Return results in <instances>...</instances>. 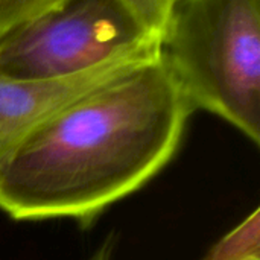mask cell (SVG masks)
I'll return each mask as SVG.
<instances>
[{"instance_id": "6da1fadb", "label": "cell", "mask_w": 260, "mask_h": 260, "mask_svg": "<svg viewBox=\"0 0 260 260\" xmlns=\"http://www.w3.org/2000/svg\"><path fill=\"white\" fill-rule=\"evenodd\" d=\"M193 107L160 55L94 88L0 158V209L88 225L177 154Z\"/></svg>"}, {"instance_id": "7a4b0ae2", "label": "cell", "mask_w": 260, "mask_h": 260, "mask_svg": "<svg viewBox=\"0 0 260 260\" xmlns=\"http://www.w3.org/2000/svg\"><path fill=\"white\" fill-rule=\"evenodd\" d=\"M160 58L193 110L260 143V0H174Z\"/></svg>"}, {"instance_id": "3957f363", "label": "cell", "mask_w": 260, "mask_h": 260, "mask_svg": "<svg viewBox=\"0 0 260 260\" xmlns=\"http://www.w3.org/2000/svg\"><path fill=\"white\" fill-rule=\"evenodd\" d=\"M157 37L120 0H66L0 40V76L81 73Z\"/></svg>"}, {"instance_id": "277c9868", "label": "cell", "mask_w": 260, "mask_h": 260, "mask_svg": "<svg viewBox=\"0 0 260 260\" xmlns=\"http://www.w3.org/2000/svg\"><path fill=\"white\" fill-rule=\"evenodd\" d=\"M158 55L160 37L75 75L32 79L0 76V158L29 131L76 99Z\"/></svg>"}, {"instance_id": "5b68a950", "label": "cell", "mask_w": 260, "mask_h": 260, "mask_svg": "<svg viewBox=\"0 0 260 260\" xmlns=\"http://www.w3.org/2000/svg\"><path fill=\"white\" fill-rule=\"evenodd\" d=\"M260 212L256 209L219 239L203 260H260Z\"/></svg>"}, {"instance_id": "8992f818", "label": "cell", "mask_w": 260, "mask_h": 260, "mask_svg": "<svg viewBox=\"0 0 260 260\" xmlns=\"http://www.w3.org/2000/svg\"><path fill=\"white\" fill-rule=\"evenodd\" d=\"M66 0H0V40Z\"/></svg>"}, {"instance_id": "52a82bcc", "label": "cell", "mask_w": 260, "mask_h": 260, "mask_svg": "<svg viewBox=\"0 0 260 260\" xmlns=\"http://www.w3.org/2000/svg\"><path fill=\"white\" fill-rule=\"evenodd\" d=\"M133 15L140 21V24L152 32L160 35L161 27L166 21L169 9L174 0H120Z\"/></svg>"}, {"instance_id": "ba28073f", "label": "cell", "mask_w": 260, "mask_h": 260, "mask_svg": "<svg viewBox=\"0 0 260 260\" xmlns=\"http://www.w3.org/2000/svg\"><path fill=\"white\" fill-rule=\"evenodd\" d=\"M116 250V239L113 235H110L90 256L88 260H113V254Z\"/></svg>"}]
</instances>
